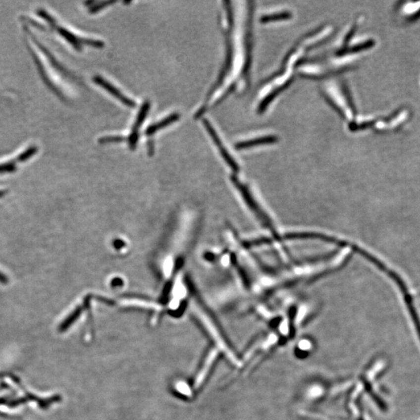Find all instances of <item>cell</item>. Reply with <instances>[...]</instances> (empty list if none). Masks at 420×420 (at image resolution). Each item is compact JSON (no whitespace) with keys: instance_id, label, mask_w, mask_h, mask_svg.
<instances>
[{"instance_id":"obj_5","label":"cell","mask_w":420,"mask_h":420,"mask_svg":"<svg viewBox=\"0 0 420 420\" xmlns=\"http://www.w3.org/2000/svg\"><path fill=\"white\" fill-rule=\"evenodd\" d=\"M80 312H81L80 308H77L76 311H74L73 313L71 314L70 316H69L68 318L65 319V320H64V322L60 325V331H64L67 329L69 326L72 324V323H73L74 320H76V318L79 317Z\"/></svg>"},{"instance_id":"obj_7","label":"cell","mask_w":420,"mask_h":420,"mask_svg":"<svg viewBox=\"0 0 420 420\" xmlns=\"http://www.w3.org/2000/svg\"><path fill=\"white\" fill-rule=\"evenodd\" d=\"M125 140V138L123 136H107V137H103L99 140V143H118V142H122Z\"/></svg>"},{"instance_id":"obj_11","label":"cell","mask_w":420,"mask_h":420,"mask_svg":"<svg viewBox=\"0 0 420 420\" xmlns=\"http://www.w3.org/2000/svg\"><path fill=\"white\" fill-rule=\"evenodd\" d=\"M5 195V192L4 191H0V197H2Z\"/></svg>"},{"instance_id":"obj_9","label":"cell","mask_w":420,"mask_h":420,"mask_svg":"<svg viewBox=\"0 0 420 420\" xmlns=\"http://www.w3.org/2000/svg\"><path fill=\"white\" fill-rule=\"evenodd\" d=\"M15 165L13 163H3L0 164V173L12 172L15 170Z\"/></svg>"},{"instance_id":"obj_6","label":"cell","mask_w":420,"mask_h":420,"mask_svg":"<svg viewBox=\"0 0 420 420\" xmlns=\"http://www.w3.org/2000/svg\"><path fill=\"white\" fill-rule=\"evenodd\" d=\"M115 2H114V1H102V2H98L97 5H92V7L91 8L90 11H91L92 13H97V12H98V11L102 10V9L106 7L107 5L115 3Z\"/></svg>"},{"instance_id":"obj_3","label":"cell","mask_w":420,"mask_h":420,"mask_svg":"<svg viewBox=\"0 0 420 420\" xmlns=\"http://www.w3.org/2000/svg\"><path fill=\"white\" fill-rule=\"evenodd\" d=\"M203 125L205 126L207 132H208L209 134H210V136H211V138H212V140H213V142L215 143L216 147L219 149V152H220V154H222V156L224 158V159H226V161L227 162V163H228L231 167H234V169H236L235 163H234V160L232 159L231 157L230 156V154H229L228 152L226 151L225 147H223V143L221 141L219 135L216 133V132H215V129H214L213 127H212V125H211L210 121L207 119L203 120Z\"/></svg>"},{"instance_id":"obj_4","label":"cell","mask_w":420,"mask_h":420,"mask_svg":"<svg viewBox=\"0 0 420 420\" xmlns=\"http://www.w3.org/2000/svg\"><path fill=\"white\" fill-rule=\"evenodd\" d=\"M180 118V114L178 113H174L169 115L167 118L161 121H158L157 123L153 124L151 126H149L146 130V134L147 136H152L154 133H156L159 129H163L165 127L168 126L173 122L178 121Z\"/></svg>"},{"instance_id":"obj_10","label":"cell","mask_w":420,"mask_h":420,"mask_svg":"<svg viewBox=\"0 0 420 420\" xmlns=\"http://www.w3.org/2000/svg\"><path fill=\"white\" fill-rule=\"evenodd\" d=\"M8 282H9L8 281V278L5 275H4L3 274L0 272V283H2V284H6V283H8Z\"/></svg>"},{"instance_id":"obj_8","label":"cell","mask_w":420,"mask_h":420,"mask_svg":"<svg viewBox=\"0 0 420 420\" xmlns=\"http://www.w3.org/2000/svg\"><path fill=\"white\" fill-rule=\"evenodd\" d=\"M288 13H280L278 15H272V16H266L263 17V21H271V20H281V19L287 18Z\"/></svg>"},{"instance_id":"obj_1","label":"cell","mask_w":420,"mask_h":420,"mask_svg":"<svg viewBox=\"0 0 420 420\" xmlns=\"http://www.w3.org/2000/svg\"><path fill=\"white\" fill-rule=\"evenodd\" d=\"M150 108H151V102H144V104H143V105H142L140 111L138 113L134 125L132 127V132H131L130 135L128 137L129 147H130V149H132V151L136 149V145H137L138 141H139V139H140V127L142 126L143 122L145 121Z\"/></svg>"},{"instance_id":"obj_2","label":"cell","mask_w":420,"mask_h":420,"mask_svg":"<svg viewBox=\"0 0 420 420\" xmlns=\"http://www.w3.org/2000/svg\"><path fill=\"white\" fill-rule=\"evenodd\" d=\"M94 81L98 85L103 87L104 89L106 90L107 92L110 93V95L114 96V98H117L123 105H126L127 107H135V106H136V103L132 99L122 95V93L119 90L117 89L114 85L110 84L109 82L105 80V79L102 78L101 76H95V78H94Z\"/></svg>"}]
</instances>
